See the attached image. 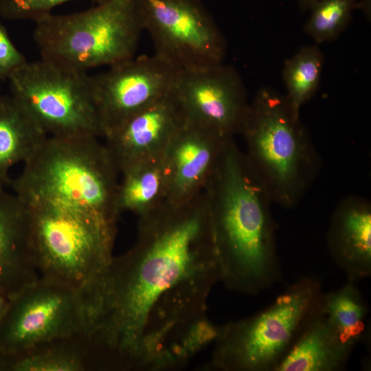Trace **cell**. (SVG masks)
<instances>
[{"label": "cell", "instance_id": "6da1fadb", "mask_svg": "<svg viewBox=\"0 0 371 371\" xmlns=\"http://www.w3.org/2000/svg\"><path fill=\"white\" fill-rule=\"evenodd\" d=\"M220 278L203 190L139 217L137 241L113 256L90 319L107 370H172L186 361Z\"/></svg>", "mask_w": 371, "mask_h": 371}, {"label": "cell", "instance_id": "7a4b0ae2", "mask_svg": "<svg viewBox=\"0 0 371 371\" xmlns=\"http://www.w3.org/2000/svg\"><path fill=\"white\" fill-rule=\"evenodd\" d=\"M220 281L255 295L280 277L273 204L234 137L226 142L205 186Z\"/></svg>", "mask_w": 371, "mask_h": 371}, {"label": "cell", "instance_id": "3957f363", "mask_svg": "<svg viewBox=\"0 0 371 371\" xmlns=\"http://www.w3.org/2000/svg\"><path fill=\"white\" fill-rule=\"evenodd\" d=\"M19 199L27 212L39 278L78 292L90 320L113 258L117 230L61 202L41 196Z\"/></svg>", "mask_w": 371, "mask_h": 371}, {"label": "cell", "instance_id": "277c9868", "mask_svg": "<svg viewBox=\"0 0 371 371\" xmlns=\"http://www.w3.org/2000/svg\"><path fill=\"white\" fill-rule=\"evenodd\" d=\"M247 163L271 201L295 207L319 175L322 161L285 95L260 88L249 102L240 133Z\"/></svg>", "mask_w": 371, "mask_h": 371}, {"label": "cell", "instance_id": "5b68a950", "mask_svg": "<svg viewBox=\"0 0 371 371\" xmlns=\"http://www.w3.org/2000/svg\"><path fill=\"white\" fill-rule=\"evenodd\" d=\"M118 174L99 137L47 136L10 183L19 197L61 202L117 229Z\"/></svg>", "mask_w": 371, "mask_h": 371}, {"label": "cell", "instance_id": "8992f818", "mask_svg": "<svg viewBox=\"0 0 371 371\" xmlns=\"http://www.w3.org/2000/svg\"><path fill=\"white\" fill-rule=\"evenodd\" d=\"M34 23L41 59L85 72L133 58L144 30L137 0H105L82 12H51Z\"/></svg>", "mask_w": 371, "mask_h": 371}, {"label": "cell", "instance_id": "52a82bcc", "mask_svg": "<svg viewBox=\"0 0 371 371\" xmlns=\"http://www.w3.org/2000/svg\"><path fill=\"white\" fill-rule=\"evenodd\" d=\"M319 282L302 278L256 314L220 326L210 367L221 371H275L318 312Z\"/></svg>", "mask_w": 371, "mask_h": 371}, {"label": "cell", "instance_id": "ba28073f", "mask_svg": "<svg viewBox=\"0 0 371 371\" xmlns=\"http://www.w3.org/2000/svg\"><path fill=\"white\" fill-rule=\"evenodd\" d=\"M8 80L10 95L47 136L103 137L87 72L41 58Z\"/></svg>", "mask_w": 371, "mask_h": 371}, {"label": "cell", "instance_id": "9c48e42d", "mask_svg": "<svg viewBox=\"0 0 371 371\" xmlns=\"http://www.w3.org/2000/svg\"><path fill=\"white\" fill-rule=\"evenodd\" d=\"M155 54L179 70L224 63V35L201 0H137Z\"/></svg>", "mask_w": 371, "mask_h": 371}, {"label": "cell", "instance_id": "30bf717a", "mask_svg": "<svg viewBox=\"0 0 371 371\" xmlns=\"http://www.w3.org/2000/svg\"><path fill=\"white\" fill-rule=\"evenodd\" d=\"M89 325V314L78 292L39 278L10 298L0 321V352L14 353L87 332Z\"/></svg>", "mask_w": 371, "mask_h": 371}, {"label": "cell", "instance_id": "8fae6325", "mask_svg": "<svg viewBox=\"0 0 371 371\" xmlns=\"http://www.w3.org/2000/svg\"><path fill=\"white\" fill-rule=\"evenodd\" d=\"M179 71L154 54L134 56L91 76L103 138L128 117L171 92Z\"/></svg>", "mask_w": 371, "mask_h": 371}, {"label": "cell", "instance_id": "7c38bea8", "mask_svg": "<svg viewBox=\"0 0 371 371\" xmlns=\"http://www.w3.org/2000/svg\"><path fill=\"white\" fill-rule=\"evenodd\" d=\"M172 92L186 121L225 135L240 133L249 102L234 67L180 70Z\"/></svg>", "mask_w": 371, "mask_h": 371}, {"label": "cell", "instance_id": "4fadbf2b", "mask_svg": "<svg viewBox=\"0 0 371 371\" xmlns=\"http://www.w3.org/2000/svg\"><path fill=\"white\" fill-rule=\"evenodd\" d=\"M185 122L172 90L107 133L104 144L119 174L137 161L163 155Z\"/></svg>", "mask_w": 371, "mask_h": 371}, {"label": "cell", "instance_id": "5bb4252c", "mask_svg": "<svg viewBox=\"0 0 371 371\" xmlns=\"http://www.w3.org/2000/svg\"><path fill=\"white\" fill-rule=\"evenodd\" d=\"M231 137L186 120L164 153L168 179L166 202L184 203L201 192Z\"/></svg>", "mask_w": 371, "mask_h": 371}, {"label": "cell", "instance_id": "9a60e30c", "mask_svg": "<svg viewBox=\"0 0 371 371\" xmlns=\"http://www.w3.org/2000/svg\"><path fill=\"white\" fill-rule=\"evenodd\" d=\"M327 245L331 257L348 281L371 275V203L361 196H348L333 214Z\"/></svg>", "mask_w": 371, "mask_h": 371}, {"label": "cell", "instance_id": "2e32d148", "mask_svg": "<svg viewBox=\"0 0 371 371\" xmlns=\"http://www.w3.org/2000/svg\"><path fill=\"white\" fill-rule=\"evenodd\" d=\"M38 278L27 210L0 186V293L11 298Z\"/></svg>", "mask_w": 371, "mask_h": 371}, {"label": "cell", "instance_id": "e0dca14e", "mask_svg": "<svg viewBox=\"0 0 371 371\" xmlns=\"http://www.w3.org/2000/svg\"><path fill=\"white\" fill-rule=\"evenodd\" d=\"M0 371H102L87 332L60 337L14 353L0 352Z\"/></svg>", "mask_w": 371, "mask_h": 371}, {"label": "cell", "instance_id": "ac0fdd59", "mask_svg": "<svg viewBox=\"0 0 371 371\" xmlns=\"http://www.w3.org/2000/svg\"><path fill=\"white\" fill-rule=\"evenodd\" d=\"M352 351L341 343L319 308L275 371L340 370Z\"/></svg>", "mask_w": 371, "mask_h": 371}, {"label": "cell", "instance_id": "d6986e66", "mask_svg": "<svg viewBox=\"0 0 371 371\" xmlns=\"http://www.w3.org/2000/svg\"><path fill=\"white\" fill-rule=\"evenodd\" d=\"M47 137L11 95L0 94V186L10 182L11 168L30 158Z\"/></svg>", "mask_w": 371, "mask_h": 371}, {"label": "cell", "instance_id": "ffe728a7", "mask_svg": "<svg viewBox=\"0 0 371 371\" xmlns=\"http://www.w3.org/2000/svg\"><path fill=\"white\" fill-rule=\"evenodd\" d=\"M120 174L117 188L120 212L128 211L140 217L166 201L168 179L164 155L137 161Z\"/></svg>", "mask_w": 371, "mask_h": 371}, {"label": "cell", "instance_id": "44dd1931", "mask_svg": "<svg viewBox=\"0 0 371 371\" xmlns=\"http://www.w3.org/2000/svg\"><path fill=\"white\" fill-rule=\"evenodd\" d=\"M355 282L323 293L320 308L327 316L341 343L353 350L364 335L368 307Z\"/></svg>", "mask_w": 371, "mask_h": 371}, {"label": "cell", "instance_id": "7402d4cb", "mask_svg": "<svg viewBox=\"0 0 371 371\" xmlns=\"http://www.w3.org/2000/svg\"><path fill=\"white\" fill-rule=\"evenodd\" d=\"M324 64V55L317 45L302 47L285 62L282 73L285 96L296 112L300 113L316 93Z\"/></svg>", "mask_w": 371, "mask_h": 371}, {"label": "cell", "instance_id": "603a6c76", "mask_svg": "<svg viewBox=\"0 0 371 371\" xmlns=\"http://www.w3.org/2000/svg\"><path fill=\"white\" fill-rule=\"evenodd\" d=\"M358 8L357 0H317L309 9L304 31L317 44L332 41L345 30Z\"/></svg>", "mask_w": 371, "mask_h": 371}, {"label": "cell", "instance_id": "cb8c5ba5", "mask_svg": "<svg viewBox=\"0 0 371 371\" xmlns=\"http://www.w3.org/2000/svg\"><path fill=\"white\" fill-rule=\"evenodd\" d=\"M74 0H0V16L9 21L32 20L49 14L65 2ZM100 3L105 0H89Z\"/></svg>", "mask_w": 371, "mask_h": 371}, {"label": "cell", "instance_id": "d4e9b609", "mask_svg": "<svg viewBox=\"0 0 371 371\" xmlns=\"http://www.w3.org/2000/svg\"><path fill=\"white\" fill-rule=\"evenodd\" d=\"M27 62L25 56L14 45L6 28L0 22V78L8 80Z\"/></svg>", "mask_w": 371, "mask_h": 371}, {"label": "cell", "instance_id": "484cf974", "mask_svg": "<svg viewBox=\"0 0 371 371\" xmlns=\"http://www.w3.org/2000/svg\"><path fill=\"white\" fill-rule=\"evenodd\" d=\"M10 298L0 293V321L3 318L8 307Z\"/></svg>", "mask_w": 371, "mask_h": 371}, {"label": "cell", "instance_id": "4316f807", "mask_svg": "<svg viewBox=\"0 0 371 371\" xmlns=\"http://www.w3.org/2000/svg\"><path fill=\"white\" fill-rule=\"evenodd\" d=\"M299 8L302 11H306L310 9L311 5L317 0H297Z\"/></svg>", "mask_w": 371, "mask_h": 371}, {"label": "cell", "instance_id": "83f0119b", "mask_svg": "<svg viewBox=\"0 0 371 371\" xmlns=\"http://www.w3.org/2000/svg\"><path fill=\"white\" fill-rule=\"evenodd\" d=\"M2 80L0 78V92H1V85Z\"/></svg>", "mask_w": 371, "mask_h": 371}]
</instances>
